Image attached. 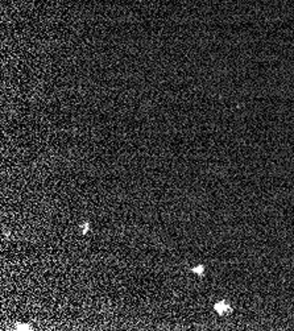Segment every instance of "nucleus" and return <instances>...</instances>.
Segmentation results:
<instances>
[{
	"instance_id": "obj_1",
	"label": "nucleus",
	"mask_w": 294,
	"mask_h": 331,
	"mask_svg": "<svg viewBox=\"0 0 294 331\" xmlns=\"http://www.w3.org/2000/svg\"><path fill=\"white\" fill-rule=\"evenodd\" d=\"M214 310L219 314V315H227L229 313H232V307L229 306V303H227L226 301H219L214 305Z\"/></svg>"
},
{
	"instance_id": "obj_3",
	"label": "nucleus",
	"mask_w": 294,
	"mask_h": 331,
	"mask_svg": "<svg viewBox=\"0 0 294 331\" xmlns=\"http://www.w3.org/2000/svg\"><path fill=\"white\" fill-rule=\"evenodd\" d=\"M81 228H82V234H83V235H86L87 232H88V230H90V224H88V222L82 223Z\"/></svg>"
},
{
	"instance_id": "obj_2",
	"label": "nucleus",
	"mask_w": 294,
	"mask_h": 331,
	"mask_svg": "<svg viewBox=\"0 0 294 331\" xmlns=\"http://www.w3.org/2000/svg\"><path fill=\"white\" fill-rule=\"evenodd\" d=\"M190 272L195 273V274H198L199 277H203V276H204V265H197V266H193L191 269H190Z\"/></svg>"
},
{
	"instance_id": "obj_4",
	"label": "nucleus",
	"mask_w": 294,
	"mask_h": 331,
	"mask_svg": "<svg viewBox=\"0 0 294 331\" xmlns=\"http://www.w3.org/2000/svg\"><path fill=\"white\" fill-rule=\"evenodd\" d=\"M16 328H17V330H32L31 325H20V323L16 325Z\"/></svg>"
}]
</instances>
